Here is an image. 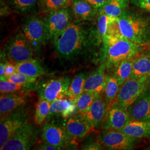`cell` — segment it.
Listing matches in <instances>:
<instances>
[{
  "label": "cell",
  "mask_w": 150,
  "mask_h": 150,
  "mask_svg": "<svg viewBox=\"0 0 150 150\" xmlns=\"http://www.w3.org/2000/svg\"><path fill=\"white\" fill-rule=\"evenodd\" d=\"M90 38L88 31L82 24L71 22L54 41L56 52L60 58L72 59L87 48Z\"/></svg>",
  "instance_id": "1"
},
{
  "label": "cell",
  "mask_w": 150,
  "mask_h": 150,
  "mask_svg": "<svg viewBox=\"0 0 150 150\" xmlns=\"http://www.w3.org/2000/svg\"><path fill=\"white\" fill-rule=\"evenodd\" d=\"M117 21L121 36L141 46L150 43L149 18L126 10L117 17Z\"/></svg>",
  "instance_id": "2"
},
{
  "label": "cell",
  "mask_w": 150,
  "mask_h": 150,
  "mask_svg": "<svg viewBox=\"0 0 150 150\" xmlns=\"http://www.w3.org/2000/svg\"><path fill=\"white\" fill-rule=\"evenodd\" d=\"M103 43L108 62L116 66L124 59L137 56L144 46L133 43L126 38L112 36H107Z\"/></svg>",
  "instance_id": "3"
},
{
  "label": "cell",
  "mask_w": 150,
  "mask_h": 150,
  "mask_svg": "<svg viewBox=\"0 0 150 150\" xmlns=\"http://www.w3.org/2000/svg\"><path fill=\"white\" fill-rule=\"evenodd\" d=\"M149 88L150 72L137 79H129L121 86L117 97L112 106L127 110L139 97Z\"/></svg>",
  "instance_id": "4"
},
{
  "label": "cell",
  "mask_w": 150,
  "mask_h": 150,
  "mask_svg": "<svg viewBox=\"0 0 150 150\" xmlns=\"http://www.w3.org/2000/svg\"><path fill=\"white\" fill-rule=\"evenodd\" d=\"M100 142L109 150H132L140 139L125 134L120 131L104 129L98 136Z\"/></svg>",
  "instance_id": "5"
},
{
  "label": "cell",
  "mask_w": 150,
  "mask_h": 150,
  "mask_svg": "<svg viewBox=\"0 0 150 150\" xmlns=\"http://www.w3.org/2000/svg\"><path fill=\"white\" fill-rule=\"evenodd\" d=\"M71 19L69 6L48 12L45 19L47 39L55 41L69 26Z\"/></svg>",
  "instance_id": "6"
},
{
  "label": "cell",
  "mask_w": 150,
  "mask_h": 150,
  "mask_svg": "<svg viewBox=\"0 0 150 150\" xmlns=\"http://www.w3.org/2000/svg\"><path fill=\"white\" fill-rule=\"evenodd\" d=\"M36 141L32 125L26 121L17 129L1 150H30Z\"/></svg>",
  "instance_id": "7"
},
{
  "label": "cell",
  "mask_w": 150,
  "mask_h": 150,
  "mask_svg": "<svg viewBox=\"0 0 150 150\" xmlns=\"http://www.w3.org/2000/svg\"><path fill=\"white\" fill-rule=\"evenodd\" d=\"M9 60L15 64L32 59L33 48L23 33H20L11 39L6 48Z\"/></svg>",
  "instance_id": "8"
},
{
  "label": "cell",
  "mask_w": 150,
  "mask_h": 150,
  "mask_svg": "<svg viewBox=\"0 0 150 150\" xmlns=\"http://www.w3.org/2000/svg\"><path fill=\"white\" fill-rule=\"evenodd\" d=\"M23 106L17 108L10 114L1 118L0 122V149L23 123L27 121L26 110Z\"/></svg>",
  "instance_id": "9"
},
{
  "label": "cell",
  "mask_w": 150,
  "mask_h": 150,
  "mask_svg": "<svg viewBox=\"0 0 150 150\" xmlns=\"http://www.w3.org/2000/svg\"><path fill=\"white\" fill-rule=\"evenodd\" d=\"M71 83L69 77H60L48 81L38 90L40 99L46 100L50 102L67 97Z\"/></svg>",
  "instance_id": "10"
},
{
  "label": "cell",
  "mask_w": 150,
  "mask_h": 150,
  "mask_svg": "<svg viewBox=\"0 0 150 150\" xmlns=\"http://www.w3.org/2000/svg\"><path fill=\"white\" fill-rule=\"evenodd\" d=\"M23 33L32 46L39 48L47 39L45 21L37 17H31L22 26Z\"/></svg>",
  "instance_id": "11"
},
{
  "label": "cell",
  "mask_w": 150,
  "mask_h": 150,
  "mask_svg": "<svg viewBox=\"0 0 150 150\" xmlns=\"http://www.w3.org/2000/svg\"><path fill=\"white\" fill-rule=\"evenodd\" d=\"M64 129L67 134L70 144H77L87 134L95 130L85 119L71 117L66 123Z\"/></svg>",
  "instance_id": "12"
},
{
  "label": "cell",
  "mask_w": 150,
  "mask_h": 150,
  "mask_svg": "<svg viewBox=\"0 0 150 150\" xmlns=\"http://www.w3.org/2000/svg\"><path fill=\"white\" fill-rule=\"evenodd\" d=\"M130 120L127 110L112 106L109 110H107L102 122V128L121 131Z\"/></svg>",
  "instance_id": "13"
},
{
  "label": "cell",
  "mask_w": 150,
  "mask_h": 150,
  "mask_svg": "<svg viewBox=\"0 0 150 150\" xmlns=\"http://www.w3.org/2000/svg\"><path fill=\"white\" fill-rule=\"evenodd\" d=\"M42 140L61 150L70 143V139L65 129L51 123L43 125Z\"/></svg>",
  "instance_id": "14"
},
{
  "label": "cell",
  "mask_w": 150,
  "mask_h": 150,
  "mask_svg": "<svg viewBox=\"0 0 150 150\" xmlns=\"http://www.w3.org/2000/svg\"><path fill=\"white\" fill-rule=\"evenodd\" d=\"M106 105L102 97L98 95L87 111L80 116L87 121L95 130L99 127L105 119L108 110Z\"/></svg>",
  "instance_id": "15"
},
{
  "label": "cell",
  "mask_w": 150,
  "mask_h": 150,
  "mask_svg": "<svg viewBox=\"0 0 150 150\" xmlns=\"http://www.w3.org/2000/svg\"><path fill=\"white\" fill-rule=\"evenodd\" d=\"M27 93L21 92L1 93V118L5 117L17 108L23 106L27 101Z\"/></svg>",
  "instance_id": "16"
},
{
  "label": "cell",
  "mask_w": 150,
  "mask_h": 150,
  "mask_svg": "<svg viewBox=\"0 0 150 150\" xmlns=\"http://www.w3.org/2000/svg\"><path fill=\"white\" fill-rule=\"evenodd\" d=\"M131 120L150 122V88L127 108Z\"/></svg>",
  "instance_id": "17"
},
{
  "label": "cell",
  "mask_w": 150,
  "mask_h": 150,
  "mask_svg": "<svg viewBox=\"0 0 150 150\" xmlns=\"http://www.w3.org/2000/svg\"><path fill=\"white\" fill-rule=\"evenodd\" d=\"M107 77L102 69L97 70L91 74L86 79L83 92H90L96 95H100L107 83Z\"/></svg>",
  "instance_id": "18"
},
{
  "label": "cell",
  "mask_w": 150,
  "mask_h": 150,
  "mask_svg": "<svg viewBox=\"0 0 150 150\" xmlns=\"http://www.w3.org/2000/svg\"><path fill=\"white\" fill-rule=\"evenodd\" d=\"M120 131L139 139H150V122L131 120Z\"/></svg>",
  "instance_id": "19"
},
{
  "label": "cell",
  "mask_w": 150,
  "mask_h": 150,
  "mask_svg": "<svg viewBox=\"0 0 150 150\" xmlns=\"http://www.w3.org/2000/svg\"><path fill=\"white\" fill-rule=\"evenodd\" d=\"M76 109L75 103L69 99H58L51 102L48 116L51 117L55 115H59L66 119L73 115L76 111Z\"/></svg>",
  "instance_id": "20"
},
{
  "label": "cell",
  "mask_w": 150,
  "mask_h": 150,
  "mask_svg": "<svg viewBox=\"0 0 150 150\" xmlns=\"http://www.w3.org/2000/svg\"><path fill=\"white\" fill-rule=\"evenodd\" d=\"M71 6L75 18L80 21L91 20L97 10L86 0H72Z\"/></svg>",
  "instance_id": "21"
},
{
  "label": "cell",
  "mask_w": 150,
  "mask_h": 150,
  "mask_svg": "<svg viewBox=\"0 0 150 150\" xmlns=\"http://www.w3.org/2000/svg\"><path fill=\"white\" fill-rule=\"evenodd\" d=\"M130 0H107L99 10L100 14L117 17L127 10Z\"/></svg>",
  "instance_id": "22"
},
{
  "label": "cell",
  "mask_w": 150,
  "mask_h": 150,
  "mask_svg": "<svg viewBox=\"0 0 150 150\" xmlns=\"http://www.w3.org/2000/svg\"><path fill=\"white\" fill-rule=\"evenodd\" d=\"M150 72V54H138L134 59L129 79H137Z\"/></svg>",
  "instance_id": "23"
},
{
  "label": "cell",
  "mask_w": 150,
  "mask_h": 150,
  "mask_svg": "<svg viewBox=\"0 0 150 150\" xmlns=\"http://www.w3.org/2000/svg\"><path fill=\"white\" fill-rule=\"evenodd\" d=\"M15 66L17 72L30 77L38 78L45 73L40 64L35 59H30L20 62Z\"/></svg>",
  "instance_id": "24"
},
{
  "label": "cell",
  "mask_w": 150,
  "mask_h": 150,
  "mask_svg": "<svg viewBox=\"0 0 150 150\" xmlns=\"http://www.w3.org/2000/svg\"><path fill=\"white\" fill-rule=\"evenodd\" d=\"M87 78V75L83 73H81L75 76L74 79L71 81L67 93L68 99L74 102L83 92L84 84Z\"/></svg>",
  "instance_id": "25"
},
{
  "label": "cell",
  "mask_w": 150,
  "mask_h": 150,
  "mask_svg": "<svg viewBox=\"0 0 150 150\" xmlns=\"http://www.w3.org/2000/svg\"><path fill=\"white\" fill-rule=\"evenodd\" d=\"M136 56L129 59H124L117 66V69L114 76L120 86H122L125 81L130 78Z\"/></svg>",
  "instance_id": "26"
},
{
  "label": "cell",
  "mask_w": 150,
  "mask_h": 150,
  "mask_svg": "<svg viewBox=\"0 0 150 150\" xmlns=\"http://www.w3.org/2000/svg\"><path fill=\"white\" fill-rule=\"evenodd\" d=\"M121 88L116 77L113 76L107 77V83L105 88V97L108 103L112 106L115 103Z\"/></svg>",
  "instance_id": "27"
},
{
  "label": "cell",
  "mask_w": 150,
  "mask_h": 150,
  "mask_svg": "<svg viewBox=\"0 0 150 150\" xmlns=\"http://www.w3.org/2000/svg\"><path fill=\"white\" fill-rule=\"evenodd\" d=\"M97 96V95L92 93L83 92L74 102L76 105V112L80 116L85 113Z\"/></svg>",
  "instance_id": "28"
},
{
  "label": "cell",
  "mask_w": 150,
  "mask_h": 150,
  "mask_svg": "<svg viewBox=\"0 0 150 150\" xmlns=\"http://www.w3.org/2000/svg\"><path fill=\"white\" fill-rule=\"evenodd\" d=\"M51 102L46 100L40 99L38 102L34 117L35 122L37 125H41L49 115Z\"/></svg>",
  "instance_id": "29"
},
{
  "label": "cell",
  "mask_w": 150,
  "mask_h": 150,
  "mask_svg": "<svg viewBox=\"0 0 150 150\" xmlns=\"http://www.w3.org/2000/svg\"><path fill=\"white\" fill-rule=\"evenodd\" d=\"M40 1V0H8L9 4L12 8L22 13L32 11Z\"/></svg>",
  "instance_id": "30"
},
{
  "label": "cell",
  "mask_w": 150,
  "mask_h": 150,
  "mask_svg": "<svg viewBox=\"0 0 150 150\" xmlns=\"http://www.w3.org/2000/svg\"><path fill=\"white\" fill-rule=\"evenodd\" d=\"M31 83H18L9 81L1 80L0 91L1 93L13 92L17 91L26 90L29 88Z\"/></svg>",
  "instance_id": "31"
},
{
  "label": "cell",
  "mask_w": 150,
  "mask_h": 150,
  "mask_svg": "<svg viewBox=\"0 0 150 150\" xmlns=\"http://www.w3.org/2000/svg\"><path fill=\"white\" fill-rule=\"evenodd\" d=\"M43 11L50 12L71 5L72 0H40Z\"/></svg>",
  "instance_id": "32"
},
{
  "label": "cell",
  "mask_w": 150,
  "mask_h": 150,
  "mask_svg": "<svg viewBox=\"0 0 150 150\" xmlns=\"http://www.w3.org/2000/svg\"><path fill=\"white\" fill-rule=\"evenodd\" d=\"M113 17L104 14H100L98 17V30L102 41L103 42L106 37L107 29L109 23Z\"/></svg>",
  "instance_id": "33"
},
{
  "label": "cell",
  "mask_w": 150,
  "mask_h": 150,
  "mask_svg": "<svg viewBox=\"0 0 150 150\" xmlns=\"http://www.w3.org/2000/svg\"><path fill=\"white\" fill-rule=\"evenodd\" d=\"M36 80L37 78L36 77H30L17 72L15 74L7 78L5 80L9 81L18 83H33L36 81Z\"/></svg>",
  "instance_id": "34"
},
{
  "label": "cell",
  "mask_w": 150,
  "mask_h": 150,
  "mask_svg": "<svg viewBox=\"0 0 150 150\" xmlns=\"http://www.w3.org/2000/svg\"><path fill=\"white\" fill-rule=\"evenodd\" d=\"M130 2L133 5L150 13V0H130Z\"/></svg>",
  "instance_id": "35"
},
{
  "label": "cell",
  "mask_w": 150,
  "mask_h": 150,
  "mask_svg": "<svg viewBox=\"0 0 150 150\" xmlns=\"http://www.w3.org/2000/svg\"><path fill=\"white\" fill-rule=\"evenodd\" d=\"M16 72H17V70L15 64L10 63H6L5 65V74L4 76L1 78V80H5L8 77L11 76V75L15 74Z\"/></svg>",
  "instance_id": "36"
},
{
  "label": "cell",
  "mask_w": 150,
  "mask_h": 150,
  "mask_svg": "<svg viewBox=\"0 0 150 150\" xmlns=\"http://www.w3.org/2000/svg\"><path fill=\"white\" fill-rule=\"evenodd\" d=\"M38 150H57V148L54 147V146L50 145L47 142L45 141H42L40 143L38 144V146H36Z\"/></svg>",
  "instance_id": "37"
},
{
  "label": "cell",
  "mask_w": 150,
  "mask_h": 150,
  "mask_svg": "<svg viewBox=\"0 0 150 150\" xmlns=\"http://www.w3.org/2000/svg\"><path fill=\"white\" fill-rule=\"evenodd\" d=\"M91 5L93 6L97 10H100L104 5L107 0H86Z\"/></svg>",
  "instance_id": "38"
},
{
  "label": "cell",
  "mask_w": 150,
  "mask_h": 150,
  "mask_svg": "<svg viewBox=\"0 0 150 150\" xmlns=\"http://www.w3.org/2000/svg\"><path fill=\"white\" fill-rule=\"evenodd\" d=\"M101 143L100 144L98 143H92L89 145H86L82 149L83 150H103V146Z\"/></svg>",
  "instance_id": "39"
},
{
  "label": "cell",
  "mask_w": 150,
  "mask_h": 150,
  "mask_svg": "<svg viewBox=\"0 0 150 150\" xmlns=\"http://www.w3.org/2000/svg\"><path fill=\"white\" fill-rule=\"evenodd\" d=\"M6 64L4 63H1V66H0V75H1V78L5 74V70Z\"/></svg>",
  "instance_id": "40"
}]
</instances>
